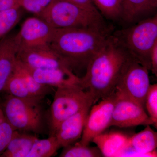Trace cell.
<instances>
[{"label": "cell", "mask_w": 157, "mask_h": 157, "mask_svg": "<svg viewBox=\"0 0 157 157\" xmlns=\"http://www.w3.org/2000/svg\"><path fill=\"white\" fill-rule=\"evenodd\" d=\"M55 29L39 17H29L23 23L19 32L15 35L19 49L48 45Z\"/></svg>", "instance_id": "cell-11"}, {"label": "cell", "mask_w": 157, "mask_h": 157, "mask_svg": "<svg viewBox=\"0 0 157 157\" xmlns=\"http://www.w3.org/2000/svg\"><path fill=\"white\" fill-rule=\"evenodd\" d=\"M29 132L15 130L6 150L1 157H27L33 144L38 140Z\"/></svg>", "instance_id": "cell-17"}, {"label": "cell", "mask_w": 157, "mask_h": 157, "mask_svg": "<svg viewBox=\"0 0 157 157\" xmlns=\"http://www.w3.org/2000/svg\"><path fill=\"white\" fill-rule=\"evenodd\" d=\"M151 70L154 74L157 76V42L155 43L151 55Z\"/></svg>", "instance_id": "cell-29"}, {"label": "cell", "mask_w": 157, "mask_h": 157, "mask_svg": "<svg viewBox=\"0 0 157 157\" xmlns=\"http://www.w3.org/2000/svg\"><path fill=\"white\" fill-rule=\"evenodd\" d=\"M37 17L55 29L110 31L98 9L83 8L67 0H54Z\"/></svg>", "instance_id": "cell-3"}, {"label": "cell", "mask_w": 157, "mask_h": 157, "mask_svg": "<svg viewBox=\"0 0 157 157\" xmlns=\"http://www.w3.org/2000/svg\"><path fill=\"white\" fill-rule=\"evenodd\" d=\"M98 147L82 145L78 142L74 145L70 144L64 147L59 157H103Z\"/></svg>", "instance_id": "cell-22"}, {"label": "cell", "mask_w": 157, "mask_h": 157, "mask_svg": "<svg viewBox=\"0 0 157 157\" xmlns=\"http://www.w3.org/2000/svg\"><path fill=\"white\" fill-rule=\"evenodd\" d=\"M116 98L109 127L130 128L139 125H154L144 108L120 93L115 91Z\"/></svg>", "instance_id": "cell-9"}, {"label": "cell", "mask_w": 157, "mask_h": 157, "mask_svg": "<svg viewBox=\"0 0 157 157\" xmlns=\"http://www.w3.org/2000/svg\"><path fill=\"white\" fill-rule=\"evenodd\" d=\"M17 59L31 70L60 68L71 69L49 45L19 48Z\"/></svg>", "instance_id": "cell-10"}, {"label": "cell", "mask_w": 157, "mask_h": 157, "mask_svg": "<svg viewBox=\"0 0 157 157\" xmlns=\"http://www.w3.org/2000/svg\"><path fill=\"white\" fill-rule=\"evenodd\" d=\"M21 7L0 11V39L19 22L21 16Z\"/></svg>", "instance_id": "cell-23"}, {"label": "cell", "mask_w": 157, "mask_h": 157, "mask_svg": "<svg viewBox=\"0 0 157 157\" xmlns=\"http://www.w3.org/2000/svg\"><path fill=\"white\" fill-rule=\"evenodd\" d=\"M116 98L115 91L101 99L98 104H93L86 118L79 143L89 145L95 137L109 128Z\"/></svg>", "instance_id": "cell-8"}, {"label": "cell", "mask_w": 157, "mask_h": 157, "mask_svg": "<svg viewBox=\"0 0 157 157\" xmlns=\"http://www.w3.org/2000/svg\"><path fill=\"white\" fill-rule=\"evenodd\" d=\"M54 1V0H21L20 7L38 16Z\"/></svg>", "instance_id": "cell-27"}, {"label": "cell", "mask_w": 157, "mask_h": 157, "mask_svg": "<svg viewBox=\"0 0 157 157\" xmlns=\"http://www.w3.org/2000/svg\"><path fill=\"white\" fill-rule=\"evenodd\" d=\"M93 104V103L88 104L59 125L53 136L56 137L61 147L73 144L81 138L86 118Z\"/></svg>", "instance_id": "cell-12"}, {"label": "cell", "mask_w": 157, "mask_h": 157, "mask_svg": "<svg viewBox=\"0 0 157 157\" xmlns=\"http://www.w3.org/2000/svg\"><path fill=\"white\" fill-rule=\"evenodd\" d=\"M90 103L95 104L92 97L79 85L57 88L47 115L49 136H53L63 121Z\"/></svg>", "instance_id": "cell-6"}, {"label": "cell", "mask_w": 157, "mask_h": 157, "mask_svg": "<svg viewBox=\"0 0 157 157\" xmlns=\"http://www.w3.org/2000/svg\"><path fill=\"white\" fill-rule=\"evenodd\" d=\"M127 156L157 157V134L147 125L140 132L129 137Z\"/></svg>", "instance_id": "cell-15"}, {"label": "cell", "mask_w": 157, "mask_h": 157, "mask_svg": "<svg viewBox=\"0 0 157 157\" xmlns=\"http://www.w3.org/2000/svg\"><path fill=\"white\" fill-rule=\"evenodd\" d=\"M144 106L146 107L148 116L154 123L157 126V84L150 85L145 98Z\"/></svg>", "instance_id": "cell-26"}, {"label": "cell", "mask_w": 157, "mask_h": 157, "mask_svg": "<svg viewBox=\"0 0 157 157\" xmlns=\"http://www.w3.org/2000/svg\"><path fill=\"white\" fill-rule=\"evenodd\" d=\"M18 50L15 35H6L0 39V92L14 72Z\"/></svg>", "instance_id": "cell-14"}, {"label": "cell", "mask_w": 157, "mask_h": 157, "mask_svg": "<svg viewBox=\"0 0 157 157\" xmlns=\"http://www.w3.org/2000/svg\"><path fill=\"white\" fill-rule=\"evenodd\" d=\"M101 14L109 19L121 18L122 0H92Z\"/></svg>", "instance_id": "cell-24"}, {"label": "cell", "mask_w": 157, "mask_h": 157, "mask_svg": "<svg viewBox=\"0 0 157 157\" xmlns=\"http://www.w3.org/2000/svg\"><path fill=\"white\" fill-rule=\"evenodd\" d=\"M61 146L55 136L46 139H38L34 143L27 157H50L53 156Z\"/></svg>", "instance_id": "cell-21"}, {"label": "cell", "mask_w": 157, "mask_h": 157, "mask_svg": "<svg viewBox=\"0 0 157 157\" xmlns=\"http://www.w3.org/2000/svg\"><path fill=\"white\" fill-rule=\"evenodd\" d=\"M121 18L128 22H132L140 15L153 9L149 0H122Z\"/></svg>", "instance_id": "cell-19"}, {"label": "cell", "mask_w": 157, "mask_h": 157, "mask_svg": "<svg viewBox=\"0 0 157 157\" xmlns=\"http://www.w3.org/2000/svg\"><path fill=\"white\" fill-rule=\"evenodd\" d=\"M128 136L121 132L103 133L92 140L104 157L127 156L129 150Z\"/></svg>", "instance_id": "cell-16"}, {"label": "cell", "mask_w": 157, "mask_h": 157, "mask_svg": "<svg viewBox=\"0 0 157 157\" xmlns=\"http://www.w3.org/2000/svg\"><path fill=\"white\" fill-rule=\"evenodd\" d=\"M134 59L113 34L89 62L80 86L90 93L95 104L115 92L129 63Z\"/></svg>", "instance_id": "cell-1"}, {"label": "cell", "mask_w": 157, "mask_h": 157, "mask_svg": "<svg viewBox=\"0 0 157 157\" xmlns=\"http://www.w3.org/2000/svg\"><path fill=\"white\" fill-rule=\"evenodd\" d=\"M110 31L82 28L56 29L49 46L73 70L85 67L106 43Z\"/></svg>", "instance_id": "cell-2"}, {"label": "cell", "mask_w": 157, "mask_h": 157, "mask_svg": "<svg viewBox=\"0 0 157 157\" xmlns=\"http://www.w3.org/2000/svg\"><path fill=\"white\" fill-rule=\"evenodd\" d=\"M14 70L22 77L29 92L34 98L42 101L45 96L51 93L52 87L37 82L29 70L17 59Z\"/></svg>", "instance_id": "cell-18"}, {"label": "cell", "mask_w": 157, "mask_h": 157, "mask_svg": "<svg viewBox=\"0 0 157 157\" xmlns=\"http://www.w3.org/2000/svg\"><path fill=\"white\" fill-rule=\"evenodd\" d=\"M67 1L86 9H97L93 3L92 0H67Z\"/></svg>", "instance_id": "cell-30"}, {"label": "cell", "mask_w": 157, "mask_h": 157, "mask_svg": "<svg viewBox=\"0 0 157 157\" xmlns=\"http://www.w3.org/2000/svg\"><path fill=\"white\" fill-rule=\"evenodd\" d=\"M149 70L135 59L129 63L120 78L115 91L144 108L150 86Z\"/></svg>", "instance_id": "cell-7"}, {"label": "cell", "mask_w": 157, "mask_h": 157, "mask_svg": "<svg viewBox=\"0 0 157 157\" xmlns=\"http://www.w3.org/2000/svg\"><path fill=\"white\" fill-rule=\"evenodd\" d=\"M113 34L135 61L151 70V55L157 42L156 15Z\"/></svg>", "instance_id": "cell-4"}, {"label": "cell", "mask_w": 157, "mask_h": 157, "mask_svg": "<svg viewBox=\"0 0 157 157\" xmlns=\"http://www.w3.org/2000/svg\"><path fill=\"white\" fill-rule=\"evenodd\" d=\"M150 4L153 9H155L157 6V0H149Z\"/></svg>", "instance_id": "cell-31"}, {"label": "cell", "mask_w": 157, "mask_h": 157, "mask_svg": "<svg viewBox=\"0 0 157 157\" xmlns=\"http://www.w3.org/2000/svg\"><path fill=\"white\" fill-rule=\"evenodd\" d=\"M21 0H0V11L19 8Z\"/></svg>", "instance_id": "cell-28"}, {"label": "cell", "mask_w": 157, "mask_h": 157, "mask_svg": "<svg viewBox=\"0 0 157 157\" xmlns=\"http://www.w3.org/2000/svg\"><path fill=\"white\" fill-rule=\"evenodd\" d=\"M3 91L6 92L8 94L21 99L42 101L31 94L22 77L14 69Z\"/></svg>", "instance_id": "cell-20"}, {"label": "cell", "mask_w": 157, "mask_h": 157, "mask_svg": "<svg viewBox=\"0 0 157 157\" xmlns=\"http://www.w3.org/2000/svg\"><path fill=\"white\" fill-rule=\"evenodd\" d=\"M15 131L6 119L0 108V156L6 150Z\"/></svg>", "instance_id": "cell-25"}, {"label": "cell", "mask_w": 157, "mask_h": 157, "mask_svg": "<svg viewBox=\"0 0 157 157\" xmlns=\"http://www.w3.org/2000/svg\"><path fill=\"white\" fill-rule=\"evenodd\" d=\"M42 101L25 100L8 94L1 108L13 128L20 132L42 134L47 125Z\"/></svg>", "instance_id": "cell-5"}, {"label": "cell", "mask_w": 157, "mask_h": 157, "mask_svg": "<svg viewBox=\"0 0 157 157\" xmlns=\"http://www.w3.org/2000/svg\"><path fill=\"white\" fill-rule=\"evenodd\" d=\"M29 70L37 82L51 87L57 88L73 85L80 86V77L74 74L73 70L70 68Z\"/></svg>", "instance_id": "cell-13"}]
</instances>
